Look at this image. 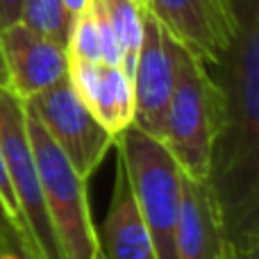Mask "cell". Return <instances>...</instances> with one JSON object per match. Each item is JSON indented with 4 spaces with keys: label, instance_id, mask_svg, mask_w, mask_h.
I'll list each match as a JSON object with an SVG mask.
<instances>
[{
    "label": "cell",
    "instance_id": "cell-22",
    "mask_svg": "<svg viewBox=\"0 0 259 259\" xmlns=\"http://www.w3.org/2000/svg\"><path fill=\"white\" fill-rule=\"evenodd\" d=\"M0 259H14V252H0Z\"/></svg>",
    "mask_w": 259,
    "mask_h": 259
},
{
    "label": "cell",
    "instance_id": "cell-23",
    "mask_svg": "<svg viewBox=\"0 0 259 259\" xmlns=\"http://www.w3.org/2000/svg\"><path fill=\"white\" fill-rule=\"evenodd\" d=\"M139 5H143V7H148V0H137Z\"/></svg>",
    "mask_w": 259,
    "mask_h": 259
},
{
    "label": "cell",
    "instance_id": "cell-12",
    "mask_svg": "<svg viewBox=\"0 0 259 259\" xmlns=\"http://www.w3.org/2000/svg\"><path fill=\"white\" fill-rule=\"evenodd\" d=\"M98 252L103 259H157L150 232L134 200L125 164L118 155L112 200L98 230Z\"/></svg>",
    "mask_w": 259,
    "mask_h": 259
},
{
    "label": "cell",
    "instance_id": "cell-18",
    "mask_svg": "<svg viewBox=\"0 0 259 259\" xmlns=\"http://www.w3.org/2000/svg\"><path fill=\"white\" fill-rule=\"evenodd\" d=\"M23 0H0V30L18 23Z\"/></svg>",
    "mask_w": 259,
    "mask_h": 259
},
{
    "label": "cell",
    "instance_id": "cell-11",
    "mask_svg": "<svg viewBox=\"0 0 259 259\" xmlns=\"http://www.w3.org/2000/svg\"><path fill=\"white\" fill-rule=\"evenodd\" d=\"M68 80L87 109L109 134L118 137L127 125H132V80L121 66L68 59Z\"/></svg>",
    "mask_w": 259,
    "mask_h": 259
},
{
    "label": "cell",
    "instance_id": "cell-3",
    "mask_svg": "<svg viewBox=\"0 0 259 259\" xmlns=\"http://www.w3.org/2000/svg\"><path fill=\"white\" fill-rule=\"evenodd\" d=\"M123 159L137 207L150 232L157 259H175V230L180 214V170L164 141L137 125H127L114 141Z\"/></svg>",
    "mask_w": 259,
    "mask_h": 259
},
{
    "label": "cell",
    "instance_id": "cell-13",
    "mask_svg": "<svg viewBox=\"0 0 259 259\" xmlns=\"http://www.w3.org/2000/svg\"><path fill=\"white\" fill-rule=\"evenodd\" d=\"M112 27L114 36L118 41V48L123 55V71L132 80L134 64H137V53L141 46L143 34V5L137 0H96Z\"/></svg>",
    "mask_w": 259,
    "mask_h": 259
},
{
    "label": "cell",
    "instance_id": "cell-25",
    "mask_svg": "<svg viewBox=\"0 0 259 259\" xmlns=\"http://www.w3.org/2000/svg\"><path fill=\"white\" fill-rule=\"evenodd\" d=\"M237 259H243V257H237Z\"/></svg>",
    "mask_w": 259,
    "mask_h": 259
},
{
    "label": "cell",
    "instance_id": "cell-8",
    "mask_svg": "<svg viewBox=\"0 0 259 259\" xmlns=\"http://www.w3.org/2000/svg\"><path fill=\"white\" fill-rule=\"evenodd\" d=\"M175 82V41L148 9H143V34L132 73V125L161 139Z\"/></svg>",
    "mask_w": 259,
    "mask_h": 259
},
{
    "label": "cell",
    "instance_id": "cell-2",
    "mask_svg": "<svg viewBox=\"0 0 259 259\" xmlns=\"http://www.w3.org/2000/svg\"><path fill=\"white\" fill-rule=\"evenodd\" d=\"M223 112V89L209 66L175 44V82L161 141L184 175L209 178Z\"/></svg>",
    "mask_w": 259,
    "mask_h": 259
},
{
    "label": "cell",
    "instance_id": "cell-9",
    "mask_svg": "<svg viewBox=\"0 0 259 259\" xmlns=\"http://www.w3.org/2000/svg\"><path fill=\"white\" fill-rule=\"evenodd\" d=\"M175 259H237L223 207L209 178L182 173Z\"/></svg>",
    "mask_w": 259,
    "mask_h": 259
},
{
    "label": "cell",
    "instance_id": "cell-16",
    "mask_svg": "<svg viewBox=\"0 0 259 259\" xmlns=\"http://www.w3.org/2000/svg\"><path fill=\"white\" fill-rule=\"evenodd\" d=\"M0 200H3L5 209H7L9 219H12V223L16 225L18 234L23 237V243H25V248H27V252H30V257L34 259V252H32V246H30V239H27L25 228H23L21 209H18L16 196H14V187H12V180H9V170H7V161H5V155H3V148H0Z\"/></svg>",
    "mask_w": 259,
    "mask_h": 259
},
{
    "label": "cell",
    "instance_id": "cell-19",
    "mask_svg": "<svg viewBox=\"0 0 259 259\" xmlns=\"http://www.w3.org/2000/svg\"><path fill=\"white\" fill-rule=\"evenodd\" d=\"M62 3H64V7L68 9V14H71L73 18H75L77 14H82L87 7H89L91 0H62Z\"/></svg>",
    "mask_w": 259,
    "mask_h": 259
},
{
    "label": "cell",
    "instance_id": "cell-4",
    "mask_svg": "<svg viewBox=\"0 0 259 259\" xmlns=\"http://www.w3.org/2000/svg\"><path fill=\"white\" fill-rule=\"evenodd\" d=\"M25 125L41 178L46 209L64 259H98V230L91 216L87 180L73 168L62 148L27 107Z\"/></svg>",
    "mask_w": 259,
    "mask_h": 259
},
{
    "label": "cell",
    "instance_id": "cell-17",
    "mask_svg": "<svg viewBox=\"0 0 259 259\" xmlns=\"http://www.w3.org/2000/svg\"><path fill=\"white\" fill-rule=\"evenodd\" d=\"M0 252H27L23 237L18 234L16 225L12 223L3 200H0ZM30 255V252H27Z\"/></svg>",
    "mask_w": 259,
    "mask_h": 259
},
{
    "label": "cell",
    "instance_id": "cell-7",
    "mask_svg": "<svg viewBox=\"0 0 259 259\" xmlns=\"http://www.w3.org/2000/svg\"><path fill=\"white\" fill-rule=\"evenodd\" d=\"M148 12L168 36L207 64L219 66L237 36L232 0H148Z\"/></svg>",
    "mask_w": 259,
    "mask_h": 259
},
{
    "label": "cell",
    "instance_id": "cell-14",
    "mask_svg": "<svg viewBox=\"0 0 259 259\" xmlns=\"http://www.w3.org/2000/svg\"><path fill=\"white\" fill-rule=\"evenodd\" d=\"M18 23L66 48L73 16L64 7L62 0H23Z\"/></svg>",
    "mask_w": 259,
    "mask_h": 259
},
{
    "label": "cell",
    "instance_id": "cell-6",
    "mask_svg": "<svg viewBox=\"0 0 259 259\" xmlns=\"http://www.w3.org/2000/svg\"><path fill=\"white\" fill-rule=\"evenodd\" d=\"M23 103L39 118L50 139L62 148L73 168L89 182L107 152L114 148L116 137L109 134L87 109V105L71 87L68 75Z\"/></svg>",
    "mask_w": 259,
    "mask_h": 259
},
{
    "label": "cell",
    "instance_id": "cell-20",
    "mask_svg": "<svg viewBox=\"0 0 259 259\" xmlns=\"http://www.w3.org/2000/svg\"><path fill=\"white\" fill-rule=\"evenodd\" d=\"M0 87H7V71L3 64V55H0Z\"/></svg>",
    "mask_w": 259,
    "mask_h": 259
},
{
    "label": "cell",
    "instance_id": "cell-5",
    "mask_svg": "<svg viewBox=\"0 0 259 259\" xmlns=\"http://www.w3.org/2000/svg\"><path fill=\"white\" fill-rule=\"evenodd\" d=\"M0 148L34 259H64L46 209L41 178L27 137L25 103L9 87H0Z\"/></svg>",
    "mask_w": 259,
    "mask_h": 259
},
{
    "label": "cell",
    "instance_id": "cell-15",
    "mask_svg": "<svg viewBox=\"0 0 259 259\" xmlns=\"http://www.w3.org/2000/svg\"><path fill=\"white\" fill-rule=\"evenodd\" d=\"M68 59H82V62H100V39L96 30L94 16L89 7L73 18L71 34L66 41Z\"/></svg>",
    "mask_w": 259,
    "mask_h": 259
},
{
    "label": "cell",
    "instance_id": "cell-21",
    "mask_svg": "<svg viewBox=\"0 0 259 259\" xmlns=\"http://www.w3.org/2000/svg\"><path fill=\"white\" fill-rule=\"evenodd\" d=\"M14 259H32L27 252H14Z\"/></svg>",
    "mask_w": 259,
    "mask_h": 259
},
{
    "label": "cell",
    "instance_id": "cell-24",
    "mask_svg": "<svg viewBox=\"0 0 259 259\" xmlns=\"http://www.w3.org/2000/svg\"><path fill=\"white\" fill-rule=\"evenodd\" d=\"M98 259H103V257H100V252H98Z\"/></svg>",
    "mask_w": 259,
    "mask_h": 259
},
{
    "label": "cell",
    "instance_id": "cell-1",
    "mask_svg": "<svg viewBox=\"0 0 259 259\" xmlns=\"http://www.w3.org/2000/svg\"><path fill=\"white\" fill-rule=\"evenodd\" d=\"M223 66V125L209 180L221 200L237 257L257 259L259 243V0H243Z\"/></svg>",
    "mask_w": 259,
    "mask_h": 259
},
{
    "label": "cell",
    "instance_id": "cell-10",
    "mask_svg": "<svg viewBox=\"0 0 259 259\" xmlns=\"http://www.w3.org/2000/svg\"><path fill=\"white\" fill-rule=\"evenodd\" d=\"M0 55L7 71V87L21 100L34 98L68 75L66 48L23 23L0 30Z\"/></svg>",
    "mask_w": 259,
    "mask_h": 259
}]
</instances>
